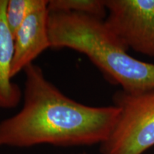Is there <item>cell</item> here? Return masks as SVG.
<instances>
[{
  "label": "cell",
  "mask_w": 154,
  "mask_h": 154,
  "mask_svg": "<svg viewBox=\"0 0 154 154\" xmlns=\"http://www.w3.org/2000/svg\"><path fill=\"white\" fill-rule=\"evenodd\" d=\"M24 72L22 108L0 122V147L91 146L108 139L120 113L117 106H91L76 101L34 63Z\"/></svg>",
  "instance_id": "6da1fadb"
},
{
  "label": "cell",
  "mask_w": 154,
  "mask_h": 154,
  "mask_svg": "<svg viewBox=\"0 0 154 154\" xmlns=\"http://www.w3.org/2000/svg\"><path fill=\"white\" fill-rule=\"evenodd\" d=\"M51 48L70 49L86 55L108 80L121 90L137 94L154 89V63L143 62L111 32L104 19L75 13H51Z\"/></svg>",
  "instance_id": "7a4b0ae2"
},
{
  "label": "cell",
  "mask_w": 154,
  "mask_h": 154,
  "mask_svg": "<svg viewBox=\"0 0 154 154\" xmlns=\"http://www.w3.org/2000/svg\"><path fill=\"white\" fill-rule=\"evenodd\" d=\"M120 113L102 154H142L154 146V89L137 94L119 90L113 95Z\"/></svg>",
  "instance_id": "3957f363"
},
{
  "label": "cell",
  "mask_w": 154,
  "mask_h": 154,
  "mask_svg": "<svg viewBox=\"0 0 154 154\" xmlns=\"http://www.w3.org/2000/svg\"><path fill=\"white\" fill-rule=\"evenodd\" d=\"M104 22L124 44L154 57V0H105Z\"/></svg>",
  "instance_id": "277c9868"
},
{
  "label": "cell",
  "mask_w": 154,
  "mask_h": 154,
  "mask_svg": "<svg viewBox=\"0 0 154 154\" xmlns=\"http://www.w3.org/2000/svg\"><path fill=\"white\" fill-rule=\"evenodd\" d=\"M49 17L48 6L36 9L26 17L14 34L12 78L33 63L43 51L51 48Z\"/></svg>",
  "instance_id": "5b68a950"
},
{
  "label": "cell",
  "mask_w": 154,
  "mask_h": 154,
  "mask_svg": "<svg viewBox=\"0 0 154 154\" xmlns=\"http://www.w3.org/2000/svg\"><path fill=\"white\" fill-rule=\"evenodd\" d=\"M8 0H0V109H14L23 98L18 84L12 82L11 63L14 57V36L6 21Z\"/></svg>",
  "instance_id": "8992f818"
},
{
  "label": "cell",
  "mask_w": 154,
  "mask_h": 154,
  "mask_svg": "<svg viewBox=\"0 0 154 154\" xmlns=\"http://www.w3.org/2000/svg\"><path fill=\"white\" fill-rule=\"evenodd\" d=\"M51 13H75L103 19L107 15L105 0H50Z\"/></svg>",
  "instance_id": "52a82bcc"
},
{
  "label": "cell",
  "mask_w": 154,
  "mask_h": 154,
  "mask_svg": "<svg viewBox=\"0 0 154 154\" xmlns=\"http://www.w3.org/2000/svg\"><path fill=\"white\" fill-rule=\"evenodd\" d=\"M48 5V0H8L5 17L13 36L32 11Z\"/></svg>",
  "instance_id": "ba28073f"
}]
</instances>
